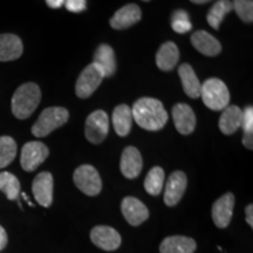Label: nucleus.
I'll return each mask as SVG.
<instances>
[{
	"instance_id": "f257e3e1",
	"label": "nucleus",
	"mask_w": 253,
	"mask_h": 253,
	"mask_svg": "<svg viewBox=\"0 0 253 253\" xmlns=\"http://www.w3.org/2000/svg\"><path fill=\"white\" fill-rule=\"evenodd\" d=\"M132 120L142 129L149 131L161 130L168 122V113L162 102L153 97H142L131 108Z\"/></svg>"
},
{
	"instance_id": "f03ea898",
	"label": "nucleus",
	"mask_w": 253,
	"mask_h": 253,
	"mask_svg": "<svg viewBox=\"0 0 253 253\" xmlns=\"http://www.w3.org/2000/svg\"><path fill=\"white\" fill-rule=\"evenodd\" d=\"M41 101V91L37 84L27 82L15 90L12 97V113L19 120H26L36 112Z\"/></svg>"
},
{
	"instance_id": "7ed1b4c3",
	"label": "nucleus",
	"mask_w": 253,
	"mask_h": 253,
	"mask_svg": "<svg viewBox=\"0 0 253 253\" xmlns=\"http://www.w3.org/2000/svg\"><path fill=\"white\" fill-rule=\"evenodd\" d=\"M69 119V113L62 107H49L42 110L39 119L32 126V134L36 137H45L55 129L65 125Z\"/></svg>"
},
{
	"instance_id": "20e7f679",
	"label": "nucleus",
	"mask_w": 253,
	"mask_h": 253,
	"mask_svg": "<svg viewBox=\"0 0 253 253\" xmlns=\"http://www.w3.org/2000/svg\"><path fill=\"white\" fill-rule=\"evenodd\" d=\"M201 96L205 106L211 110H223L230 103V91L219 79H209L202 84Z\"/></svg>"
},
{
	"instance_id": "39448f33",
	"label": "nucleus",
	"mask_w": 253,
	"mask_h": 253,
	"mask_svg": "<svg viewBox=\"0 0 253 253\" xmlns=\"http://www.w3.org/2000/svg\"><path fill=\"white\" fill-rule=\"evenodd\" d=\"M75 185L87 196H97L102 189L101 177L93 166L84 164L79 167L73 175Z\"/></svg>"
},
{
	"instance_id": "423d86ee",
	"label": "nucleus",
	"mask_w": 253,
	"mask_h": 253,
	"mask_svg": "<svg viewBox=\"0 0 253 253\" xmlns=\"http://www.w3.org/2000/svg\"><path fill=\"white\" fill-rule=\"evenodd\" d=\"M104 75L101 69L95 63L91 62L82 71L77 81L75 91L80 99H87L99 88Z\"/></svg>"
},
{
	"instance_id": "0eeeda50",
	"label": "nucleus",
	"mask_w": 253,
	"mask_h": 253,
	"mask_svg": "<svg viewBox=\"0 0 253 253\" xmlns=\"http://www.w3.org/2000/svg\"><path fill=\"white\" fill-rule=\"evenodd\" d=\"M109 131V119L103 110H95L86 120L84 134L90 143L99 144L107 137Z\"/></svg>"
},
{
	"instance_id": "6e6552de",
	"label": "nucleus",
	"mask_w": 253,
	"mask_h": 253,
	"mask_svg": "<svg viewBox=\"0 0 253 253\" xmlns=\"http://www.w3.org/2000/svg\"><path fill=\"white\" fill-rule=\"evenodd\" d=\"M49 150L42 142H28L21 149L20 164L25 171H34L48 157Z\"/></svg>"
},
{
	"instance_id": "1a4fd4ad",
	"label": "nucleus",
	"mask_w": 253,
	"mask_h": 253,
	"mask_svg": "<svg viewBox=\"0 0 253 253\" xmlns=\"http://www.w3.org/2000/svg\"><path fill=\"white\" fill-rule=\"evenodd\" d=\"M90 239L94 245L104 251H115L121 245V236L115 229L106 225L95 226L90 231Z\"/></svg>"
},
{
	"instance_id": "9d476101",
	"label": "nucleus",
	"mask_w": 253,
	"mask_h": 253,
	"mask_svg": "<svg viewBox=\"0 0 253 253\" xmlns=\"http://www.w3.org/2000/svg\"><path fill=\"white\" fill-rule=\"evenodd\" d=\"M235 196L231 192L223 195L220 198H218L212 205V214L213 223L216 224L219 229H225L229 226L231 219H232L233 208H235Z\"/></svg>"
},
{
	"instance_id": "9b49d317",
	"label": "nucleus",
	"mask_w": 253,
	"mask_h": 253,
	"mask_svg": "<svg viewBox=\"0 0 253 253\" xmlns=\"http://www.w3.org/2000/svg\"><path fill=\"white\" fill-rule=\"evenodd\" d=\"M188 178L183 171H175L168 178L166 190H164V203L168 207H175L179 203L184 195Z\"/></svg>"
},
{
	"instance_id": "f8f14e48",
	"label": "nucleus",
	"mask_w": 253,
	"mask_h": 253,
	"mask_svg": "<svg viewBox=\"0 0 253 253\" xmlns=\"http://www.w3.org/2000/svg\"><path fill=\"white\" fill-rule=\"evenodd\" d=\"M53 176L50 172L43 171L37 175L32 184L34 198L41 207L48 208L53 202Z\"/></svg>"
},
{
	"instance_id": "ddd939ff",
	"label": "nucleus",
	"mask_w": 253,
	"mask_h": 253,
	"mask_svg": "<svg viewBox=\"0 0 253 253\" xmlns=\"http://www.w3.org/2000/svg\"><path fill=\"white\" fill-rule=\"evenodd\" d=\"M121 210L123 217L132 226H138L149 217V210L140 199L135 197H126L122 201Z\"/></svg>"
},
{
	"instance_id": "4468645a",
	"label": "nucleus",
	"mask_w": 253,
	"mask_h": 253,
	"mask_svg": "<svg viewBox=\"0 0 253 253\" xmlns=\"http://www.w3.org/2000/svg\"><path fill=\"white\" fill-rule=\"evenodd\" d=\"M142 168H143V161L140 151L135 147H126L123 150L121 162H120L122 175L129 179L136 178L141 173Z\"/></svg>"
},
{
	"instance_id": "2eb2a0df",
	"label": "nucleus",
	"mask_w": 253,
	"mask_h": 253,
	"mask_svg": "<svg viewBox=\"0 0 253 253\" xmlns=\"http://www.w3.org/2000/svg\"><path fill=\"white\" fill-rule=\"evenodd\" d=\"M172 119L179 134L190 135L195 130L196 116L191 107L185 103H177L172 108Z\"/></svg>"
},
{
	"instance_id": "dca6fc26",
	"label": "nucleus",
	"mask_w": 253,
	"mask_h": 253,
	"mask_svg": "<svg viewBox=\"0 0 253 253\" xmlns=\"http://www.w3.org/2000/svg\"><path fill=\"white\" fill-rule=\"evenodd\" d=\"M142 11L137 5L128 4L125 5L113 15L110 19V26L114 30H126V28L131 27L132 25L141 20Z\"/></svg>"
},
{
	"instance_id": "f3484780",
	"label": "nucleus",
	"mask_w": 253,
	"mask_h": 253,
	"mask_svg": "<svg viewBox=\"0 0 253 253\" xmlns=\"http://www.w3.org/2000/svg\"><path fill=\"white\" fill-rule=\"evenodd\" d=\"M191 43L199 53L207 56H216L221 52L219 41L205 31L195 32L191 36Z\"/></svg>"
},
{
	"instance_id": "a211bd4d",
	"label": "nucleus",
	"mask_w": 253,
	"mask_h": 253,
	"mask_svg": "<svg viewBox=\"0 0 253 253\" xmlns=\"http://www.w3.org/2000/svg\"><path fill=\"white\" fill-rule=\"evenodd\" d=\"M24 46L21 39L15 34H0V61L17 60L23 54Z\"/></svg>"
},
{
	"instance_id": "6ab92c4d",
	"label": "nucleus",
	"mask_w": 253,
	"mask_h": 253,
	"mask_svg": "<svg viewBox=\"0 0 253 253\" xmlns=\"http://www.w3.org/2000/svg\"><path fill=\"white\" fill-rule=\"evenodd\" d=\"M93 63L102 71L104 78H110L116 72V58L114 49L108 45H100L95 50Z\"/></svg>"
},
{
	"instance_id": "aec40b11",
	"label": "nucleus",
	"mask_w": 253,
	"mask_h": 253,
	"mask_svg": "<svg viewBox=\"0 0 253 253\" xmlns=\"http://www.w3.org/2000/svg\"><path fill=\"white\" fill-rule=\"evenodd\" d=\"M196 242L192 238L184 236L167 237L161 243V253H194L196 251Z\"/></svg>"
},
{
	"instance_id": "412c9836",
	"label": "nucleus",
	"mask_w": 253,
	"mask_h": 253,
	"mask_svg": "<svg viewBox=\"0 0 253 253\" xmlns=\"http://www.w3.org/2000/svg\"><path fill=\"white\" fill-rule=\"evenodd\" d=\"M242 109H239L237 106H227L225 109H223V113L219 118V123H218L220 131L225 135H232L242 126Z\"/></svg>"
},
{
	"instance_id": "4be33fe9",
	"label": "nucleus",
	"mask_w": 253,
	"mask_h": 253,
	"mask_svg": "<svg viewBox=\"0 0 253 253\" xmlns=\"http://www.w3.org/2000/svg\"><path fill=\"white\" fill-rule=\"evenodd\" d=\"M178 74L179 78H181L182 86L185 94L191 99H197V97L201 96L202 84L191 66L188 65V63H183V65L179 66Z\"/></svg>"
},
{
	"instance_id": "5701e85b",
	"label": "nucleus",
	"mask_w": 253,
	"mask_h": 253,
	"mask_svg": "<svg viewBox=\"0 0 253 253\" xmlns=\"http://www.w3.org/2000/svg\"><path fill=\"white\" fill-rule=\"evenodd\" d=\"M179 60V50L175 43L169 41V42L163 43L158 49L156 54V63L157 67L161 71L169 72L173 69Z\"/></svg>"
},
{
	"instance_id": "b1692460",
	"label": "nucleus",
	"mask_w": 253,
	"mask_h": 253,
	"mask_svg": "<svg viewBox=\"0 0 253 253\" xmlns=\"http://www.w3.org/2000/svg\"><path fill=\"white\" fill-rule=\"evenodd\" d=\"M113 126L115 132L121 137H125L130 132L132 126L131 108L126 104H120L113 112Z\"/></svg>"
},
{
	"instance_id": "393cba45",
	"label": "nucleus",
	"mask_w": 253,
	"mask_h": 253,
	"mask_svg": "<svg viewBox=\"0 0 253 253\" xmlns=\"http://www.w3.org/2000/svg\"><path fill=\"white\" fill-rule=\"evenodd\" d=\"M233 9L232 2L230 0H218L214 5L210 8L208 13V23L213 30H219L221 21L225 18L227 13H230Z\"/></svg>"
},
{
	"instance_id": "a878e982",
	"label": "nucleus",
	"mask_w": 253,
	"mask_h": 253,
	"mask_svg": "<svg viewBox=\"0 0 253 253\" xmlns=\"http://www.w3.org/2000/svg\"><path fill=\"white\" fill-rule=\"evenodd\" d=\"M164 184V170L161 167H154L144 179V189L151 196H158L162 192Z\"/></svg>"
},
{
	"instance_id": "bb28decb",
	"label": "nucleus",
	"mask_w": 253,
	"mask_h": 253,
	"mask_svg": "<svg viewBox=\"0 0 253 253\" xmlns=\"http://www.w3.org/2000/svg\"><path fill=\"white\" fill-rule=\"evenodd\" d=\"M0 191L4 192L9 201H14L20 194V182L13 173L0 172Z\"/></svg>"
},
{
	"instance_id": "cd10ccee",
	"label": "nucleus",
	"mask_w": 253,
	"mask_h": 253,
	"mask_svg": "<svg viewBox=\"0 0 253 253\" xmlns=\"http://www.w3.org/2000/svg\"><path fill=\"white\" fill-rule=\"evenodd\" d=\"M17 156V143L9 136L0 137V169L9 166Z\"/></svg>"
},
{
	"instance_id": "c85d7f7f",
	"label": "nucleus",
	"mask_w": 253,
	"mask_h": 253,
	"mask_svg": "<svg viewBox=\"0 0 253 253\" xmlns=\"http://www.w3.org/2000/svg\"><path fill=\"white\" fill-rule=\"evenodd\" d=\"M244 130V136H243V144L249 150L253 149V108L248 107L243 110V119L242 126Z\"/></svg>"
},
{
	"instance_id": "c756f323",
	"label": "nucleus",
	"mask_w": 253,
	"mask_h": 253,
	"mask_svg": "<svg viewBox=\"0 0 253 253\" xmlns=\"http://www.w3.org/2000/svg\"><path fill=\"white\" fill-rule=\"evenodd\" d=\"M171 27L178 34H184L191 31L192 24L190 21L188 12H185L184 9H177V11L173 12L171 18Z\"/></svg>"
},
{
	"instance_id": "7c9ffc66",
	"label": "nucleus",
	"mask_w": 253,
	"mask_h": 253,
	"mask_svg": "<svg viewBox=\"0 0 253 253\" xmlns=\"http://www.w3.org/2000/svg\"><path fill=\"white\" fill-rule=\"evenodd\" d=\"M233 8L244 23L253 21V1L252 0H233Z\"/></svg>"
},
{
	"instance_id": "2f4dec72",
	"label": "nucleus",
	"mask_w": 253,
	"mask_h": 253,
	"mask_svg": "<svg viewBox=\"0 0 253 253\" xmlns=\"http://www.w3.org/2000/svg\"><path fill=\"white\" fill-rule=\"evenodd\" d=\"M65 6L69 12L80 13L87 8V0H65Z\"/></svg>"
},
{
	"instance_id": "473e14b6",
	"label": "nucleus",
	"mask_w": 253,
	"mask_h": 253,
	"mask_svg": "<svg viewBox=\"0 0 253 253\" xmlns=\"http://www.w3.org/2000/svg\"><path fill=\"white\" fill-rule=\"evenodd\" d=\"M245 214H246V223L249 224L250 227H253V205L250 204L245 208Z\"/></svg>"
},
{
	"instance_id": "72a5a7b5",
	"label": "nucleus",
	"mask_w": 253,
	"mask_h": 253,
	"mask_svg": "<svg viewBox=\"0 0 253 253\" xmlns=\"http://www.w3.org/2000/svg\"><path fill=\"white\" fill-rule=\"evenodd\" d=\"M7 245V233L4 227L0 225V250H4Z\"/></svg>"
},
{
	"instance_id": "f704fd0d",
	"label": "nucleus",
	"mask_w": 253,
	"mask_h": 253,
	"mask_svg": "<svg viewBox=\"0 0 253 253\" xmlns=\"http://www.w3.org/2000/svg\"><path fill=\"white\" fill-rule=\"evenodd\" d=\"M46 4L50 8H60L62 5H65V0H46Z\"/></svg>"
},
{
	"instance_id": "c9c22d12",
	"label": "nucleus",
	"mask_w": 253,
	"mask_h": 253,
	"mask_svg": "<svg viewBox=\"0 0 253 253\" xmlns=\"http://www.w3.org/2000/svg\"><path fill=\"white\" fill-rule=\"evenodd\" d=\"M190 1L194 2V4H198V5H201V4H205V2L211 1V0H190Z\"/></svg>"
},
{
	"instance_id": "e433bc0d",
	"label": "nucleus",
	"mask_w": 253,
	"mask_h": 253,
	"mask_svg": "<svg viewBox=\"0 0 253 253\" xmlns=\"http://www.w3.org/2000/svg\"><path fill=\"white\" fill-rule=\"evenodd\" d=\"M142 1H150V0H142Z\"/></svg>"
}]
</instances>
